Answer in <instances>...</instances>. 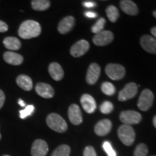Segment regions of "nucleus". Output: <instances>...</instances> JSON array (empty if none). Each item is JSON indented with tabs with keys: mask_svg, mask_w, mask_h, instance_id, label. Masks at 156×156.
Here are the masks:
<instances>
[{
	"mask_svg": "<svg viewBox=\"0 0 156 156\" xmlns=\"http://www.w3.org/2000/svg\"><path fill=\"white\" fill-rule=\"evenodd\" d=\"M41 33V27L35 20H25L20 26L18 35L23 39H30L38 37Z\"/></svg>",
	"mask_w": 156,
	"mask_h": 156,
	"instance_id": "nucleus-1",
	"label": "nucleus"
},
{
	"mask_svg": "<svg viewBox=\"0 0 156 156\" xmlns=\"http://www.w3.org/2000/svg\"><path fill=\"white\" fill-rule=\"evenodd\" d=\"M47 125L52 130L58 133H63L67 129V124L65 120L57 114H50L46 118Z\"/></svg>",
	"mask_w": 156,
	"mask_h": 156,
	"instance_id": "nucleus-2",
	"label": "nucleus"
},
{
	"mask_svg": "<svg viewBox=\"0 0 156 156\" xmlns=\"http://www.w3.org/2000/svg\"><path fill=\"white\" fill-rule=\"evenodd\" d=\"M119 137L123 144L130 146L134 143L135 140V132L132 126L123 124L118 129Z\"/></svg>",
	"mask_w": 156,
	"mask_h": 156,
	"instance_id": "nucleus-3",
	"label": "nucleus"
},
{
	"mask_svg": "<svg viewBox=\"0 0 156 156\" xmlns=\"http://www.w3.org/2000/svg\"><path fill=\"white\" fill-rule=\"evenodd\" d=\"M154 94L151 90L145 89L140 94L137 106L141 111L146 112L151 108L153 103Z\"/></svg>",
	"mask_w": 156,
	"mask_h": 156,
	"instance_id": "nucleus-4",
	"label": "nucleus"
},
{
	"mask_svg": "<svg viewBox=\"0 0 156 156\" xmlns=\"http://www.w3.org/2000/svg\"><path fill=\"white\" fill-rule=\"evenodd\" d=\"M106 73L113 80H118L124 77L125 68L119 64H108L106 67Z\"/></svg>",
	"mask_w": 156,
	"mask_h": 156,
	"instance_id": "nucleus-5",
	"label": "nucleus"
},
{
	"mask_svg": "<svg viewBox=\"0 0 156 156\" xmlns=\"http://www.w3.org/2000/svg\"><path fill=\"white\" fill-rule=\"evenodd\" d=\"M119 119L124 124L131 126L132 124H139L141 122L142 115L137 112L128 110L121 113Z\"/></svg>",
	"mask_w": 156,
	"mask_h": 156,
	"instance_id": "nucleus-6",
	"label": "nucleus"
},
{
	"mask_svg": "<svg viewBox=\"0 0 156 156\" xmlns=\"http://www.w3.org/2000/svg\"><path fill=\"white\" fill-rule=\"evenodd\" d=\"M114 40V34L109 30H103L95 34L93 38L94 44L98 46H104L112 43Z\"/></svg>",
	"mask_w": 156,
	"mask_h": 156,
	"instance_id": "nucleus-7",
	"label": "nucleus"
},
{
	"mask_svg": "<svg viewBox=\"0 0 156 156\" xmlns=\"http://www.w3.org/2000/svg\"><path fill=\"white\" fill-rule=\"evenodd\" d=\"M138 91V86L134 83L126 84L125 87L119 93V100L125 101L131 99L136 95Z\"/></svg>",
	"mask_w": 156,
	"mask_h": 156,
	"instance_id": "nucleus-8",
	"label": "nucleus"
},
{
	"mask_svg": "<svg viewBox=\"0 0 156 156\" xmlns=\"http://www.w3.org/2000/svg\"><path fill=\"white\" fill-rule=\"evenodd\" d=\"M90 44L85 40H80L72 46L70 48V54L74 57H80L84 55L89 50Z\"/></svg>",
	"mask_w": 156,
	"mask_h": 156,
	"instance_id": "nucleus-9",
	"label": "nucleus"
},
{
	"mask_svg": "<svg viewBox=\"0 0 156 156\" xmlns=\"http://www.w3.org/2000/svg\"><path fill=\"white\" fill-rule=\"evenodd\" d=\"M48 147L47 143L43 140H36L33 143L31 147L32 156H46L48 153Z\"/></svg>",
	"mask_w": 156,
	"mask_h": 156,
	"instance_id": "nucleus-10",
	"label": "nucleus"
},
{
	"mask_svg": "<svg viewBox=\"0 0 156 156\" xmlns=\"http://www.w3.org/2000/svg\"><path fill=\"white\" fill-rule=\"evenodd\" d=\"M68 116L72 124L79 125L83 122L81 110L77 104H72L68 109Z\"/></svg>",
	"mask_w": 156,
	"mask_h": 156,
	"instance_id": "nucleus-11",
	"label": "nucleus"
},
{
	"mask_svg": "<svg viewBox=\"0 0 156 156\" xmlns=\"http://www.w3.org/2000/svg\"><path fill=\"white\" fill-rule=\"evenodd\" d=\"M140 45L145 51L151 54H156V39L154 37L145 35L140 39Z\"/></svg>",
	"mask_w": 156,
	"mask_h": 156,
	"instance_id": "nucleus-12",
	"label": "nucleus"
},
{
	"mask_svg": "<svg viewBox=\"0 0 156 156\" xmlns=\"http://www.w3.org/2000/svg\"><path fill=\"white\" fill-rule=\"evenodd\" d=\"M101 74V67L96 63H92L89 66L86 75V81L90 85H93L98 80Z\"/></svg>",
	"mask_w": 156,
	"mask_h": 156,
	"instance_id": "nucleus-13",
	"label": "nucleus"
},
{
	"mask_svg": "<svg viewBox=\"0 0 156 156\" xmlns=\"http://www.w3.org/2000/svg\"><path fill=\"white\" fill-rule=\"evenodd\" d=\"M80 103L84 110L88 114H92L96 109V103L90 95L84 94L82 95Z\"/></svg>",
	"mask_w": 156,
	"mask_h": 156,
	"instance_id": "nucleus-14",
	"label": "nucleus"
},
{
	"mask_svg": "<svg viewBox=\"0 0 156 156\" xmlns=\"http://www.w3.org/2000/svg\"><path fill=\"white\" fill-rule=\"evenodd\" d=\"M112 128V123L109 119L101 120L95 126V132L98 136H105L110 132Z\"/></svg>",
	"mask_w": 156,
	"mask_h": 156,
	"instance_id": "nucleus-15",
	"label": "nucleus"
},
{
	"mask_svg": "<svg viewBox=\"0 0 156 156\" xmlns=\"http://www.w3.org/2000/svg\"><path fill=\"white\" fill-rule=\"evenodd\" d=\"M75 19L73 16H67L60 21L58 25V31L61 34H66L73 29L75 25Z\"/></svg>",
	"mask_w": 156,
	"mask_h": 156,
	"instance_id": "nucleus-16",
	"label": "nucleus"
},
{
	"mask_svg": "<svg viewBox=\"0 0 156 156\" xmlns=\"http://www.w3.org/2000/svg\"><path fill=\"white\" fill-rule=\"evenodd\" d=\"M36 91L38 94L44 98H51L54 96V90L50 85L39 83L36 86Z\"/></svg>",
	"mask_w": 156,
	"mask_h": 156,
	"instance_id": "nucleus-17",
	"label": "nucleus"
},
{
	"mask_svg": "<svg viewBox=\"0 0 156 156\" xmlns=\"http://www.w3.org/2000/svg\"><path fill=\"white\" fill-rule=\"evenodd\" d=\"M120 7L122 10L126 14L129 15H136L139 12V9L136 5L130 0H123L120 2Z\"/></svg>",
	"mask_w": 156,
	"mask_h": 156,
	"instance_id": "nucleus-18",
	"label": "nucleus"
},
{
	"mask_svg": "<svg viewBox=\"0 0 156 156\" xmlns=\"http://www.w3.org/2000/svg\"><path fill=\"white\" fill-rule=\"evenodd\" d=\"M48 72L54 80L59 81L64 77V70L59 64L56 62H52L48 67Z\"/></svg>",
	"mask_w": 156,
	"mask_h": 156,
	"instance_id": "nucleus-19",
	"label": "nucleus"
},
{
	"mask_svg": "<svg viewBox=\"0 0 156 156\" xmlns=\"http://www.w3.org/2000/svg\"><path fill=\"white\" fill-rule=\"evenodd\" d=\"M5 61L12 65H20L23 62V57L20 54L12 51H7L4 54Z\"/></svg>",
	"mask_w": 156,
	"mask_h": 156,
	"instance_id": "nucleus-20",
	"label": "nucleus"
},
{
	"mask_svg": "<svg viewBox=\"0 0 156 156\" xmlns=\"http://www.w3.org/2000/svg\"><path fill=\"white\" fill-rule=\"evenodd\" d=\"M16 83L17 85L24 90L30 91L33 88V81L28 75H19L16 79Z\"/></svg>",
	"mask_w": 156,
	"mask_h": 156,
	"instance_id": "nucleus-21",
	"label": "nucleus"
},
{
	"mask_svg": "<svg viewBox=\"0 0 156 156\" xmlns=\"http://www.w3.org/2000/svg\"><path fill=\"white\" fill-rule=\"evenodd\" d=\"M3 44L7 49L12 51L18 50L21 47L20 41L15 37H7L4 39Z\"/></svg>",
	"mask_w": 156,
	"mask_h": 156,
	"instance_id": "nucleus-22",
	"label": "nucleus"
},
{
	"mask_svg": "<svg viewBox=\"0 0 156 156\" xmlns=\"http://www.w3.org/2000/svg\"><path fill=\"white\" fill-rule=\"evenodd\" d=\"M50 1L48 0H33L31 2L32 8L36 11H44L49 8Z\"/></svg>",
	"mask_w": 156,
	"mask_h": 156,
	"instance_id": "nucleus-23",
	"label": "nucleus"
},
{
	"mask_svg": "<svg viewBox=\"0 0 156 156\" xmlns=\"http://www.w3.org/2000/svg\"><path fill=\"white\" fill-rule=\"evenodd\" d=\"M106 15L109 20L112 23H115L119 17L118 9L114 5H110L106 9Z\"/></svg>",
	"mask_w": 156,
	"mask_h": 156,
	"instance_id": "nucleus-24",
	"label": "nucleus"
},
{
	"mask_svg": "<svg viewBox=\"0 0 156 156\" xmlns=\"http://www.w3.org/2000/svg\"><path fill=\"white\" fill-rule=\"evenodd\" d=\"M70 147L67 145H62L53 152L51 156H69Z\"/></svg>",
	"mask_w": 156,
	"mask_h": 156,
	"instance_id": "nucleus-25",
	"label": "nucleus"
},
{
	"mask_svg": "<svg viewBox=\"0 0 156 156\" xmlns=\"http://www.w3.org/2000/svg\"><path fill=\"white\" fill-rule=\"evenodd\" d=\"M101 90L107 95H113L116 92V88L114 85L108 82L103 83L101 85Z\"/></svg>",
	"mask_w": 156,
	"mask_h": 156,
	"instance_id": "nucleus-26",
	"label": "nucleus"
},
{
	"mask_svg": "<svg viewBox=\"0 0 156 156\" xmlns=\"http://www.w3.org/2000/svg\"><path fill=\"white\" fill-rule=\"evenodd\" d=\"M105 24H106V20L103 18V17H101V18L95 23V24L92 27L91 30H92L93 34H98V33L103 31V28H104Z\"/></svg>",
	"mask_w": 156,
	"mask_h": 156,
	"instance_id": "nucleus-27",
	"label": "nucleus"
},
{
	"mask_svg": "<svg viewBox=\"0 0 156 156\" xmlns=\"http://www.w3.org/2000/svg\"><path fill=\"white\" fill-rule=\"evenodd\" d=\"M148 153L147 146L144 143L139 144L134 152V156H147Z\"/></svg>",
	"mask_w": 156,
	"mask_h": 156,
	"instance_id": "nucleus-28",
	"label": "nucleus"
},
{
	"mask_svg": "<svg viewBox=\"0 0 156 156\" xmlns=\"http://www.w3.org/2000/svg\"><path fill=\"white\" fill-rule=\"evenodd\" d=\"M35 110V107L33 105H29L27 106L24 109L20 111V117L22 119L26 118L29 116H30L33 114Z\"/></svg>",
	"mask_w": 156,
	"mask_h": 156,
	"instance_id": "nucleus-29",
	"label": "nucleus"
},
{
	"mask_svg": "<svg viewBox=\"0 0 156 156\" xmlns=\"http://www.w3.org/2000/svg\"><path fill=\"white\" fill-rule=\"evenodd\" d=\"M114 109V105L110 101H104L100 106V111L104 114H108Z\"/></svg>",
	"mask_w": 156,
	"mask_h": 156,
	"instance_id": "nucleus-30",
	"label": "nucleus"
},
{
	"mask_svg": "<svg viewBox=\"0 0 156 156\" xmlns=\"http://www.w3.org/2000/svg\"><path fill=\"white\" fill-rule=\"evenodd\" d=\"M103 148L105 152L107 153L108 156H116V153L114 149H113L112 145L108 141L104 142L103 143Z\"/></svg>",
	"mask_w": 156,
	"mask_h": 156,
	"instance_id": "nucleus-31",
	"label": "nucleus"
},
{
	"mask_svg": "<svg viewBox=\"0 0 156 156\" xmlns=\"http://www.w3.org/2000/svg\"><path fill=\"white\" fill-rule=\"evenodd\" d=\"M84 156H97V154L95 153V149L92 146H87L85 148L83 153Z\"/></svg>",
	"mask_w": 156,
	"mask_h": 156,
	"instance_id": "nucleus-32",
	"label": "nucleus"
},
{
	"mask_svg": "<svg viewBox=\"0 0 156 156\" xmlns=\"http://www.w3.org/2000/svg\"><path fill=\"white\" fill-rule=\"evenodd\" d=\"M8 30V25L3 21L0 20V33H4Z\"/></svg>",
	"mask_w": 156,
	"mask_h": 156,
	"instance_id": "nucleus-33",
	"label": "nucleus"
},
{
	"mask_svg": "<svg viewBox=\"0 0 156 156\" xmlns=\"http://www.w3.org/2000/svg\"><path fill=\"white\" fill-rule=\"evenodd\" d=\"M5 101V93L2 90H0V109L3 107L4 103Z\"/></svg>",
	"mask_w": 156,
	"mask_h": 156,
	"instance_id": "nucleus-34",
	"label": "nucleus"
},
{
	"mask_svg": "<svg viewBox=\"0 0 156 156\" xmlns=\"http://www.w3.org/2000/svg\"><path fill=\"white\" fill-rule=\"evenodd\" d=\"M84 7H87V8H92V7H94L96 4L93 2H84L83 3Z\"/></svg>",
	"mask_w": 156,
	"mask_h": 156,
	"instance_id": "nucleus-35",
	"label": "nucleus"
},
{
	"mask_svg": "<svg viewBox=\"0 0 156 156\" xmlns=\"http://www.w3.org/2000/svg\"><path fill=\"white\" fill-rule=\"evenodd\" d=\"M85 16L89 17V18H95V17H97V14L94 12H91V11H87L85 12Z\"/></svg>",
	"mask_w": 156,
	"mask_h": 156,
	"instance_id": "nucleus-36",
	"label": "nucleus"
},
{
	"mask_svg": "<svg viewBox=\"0 0 156 156\" xmlns=\"http://www.w3.org/2000/svg\"><path fill=\"white\" fill-rule=\"evenodd\" d=\"M151 32L152 35L153 36V37H154V38L156 39V27H154V28H152Z\"/></svg>",
	"mask_w": 156,
	"mask_h": 156,
	"instance_id": "nucleus-37",
	"label": "nucleus"
},
{
	"mask_svg": "<svg viewBox=\"0 0 156 156\" xmlns=\"http://www.w3.org/2000/svg\"><path fill=\"white\" fill-rule=\"evenodd\" d=\"M18 104L20 105V106H22V107H25V103L24 101L22 100V99H19V100H18Z\"/></svg>",
	"mask_w": 156,
	"mask_h": 156,
	"instance_id": "nucleus-38",
	"label": "nucleus"
},
{
	"mask_svg": "<svg viewBox=\"0 0 156 156\" xmlns=\"http://www.w3.org/2000/svg\"><path fill=\"white\" fill-rule=\"evenodd\" d=\"M153 125H154V126H155V127L156 128V115H155V116H154L153 120Z\"/></svg>",
	"mask_w": 156,
	"mask_h": 156,
	"instance_id": "nucleus-39",
	"label": "nucleus"
},
{
	"mask_svg": "<svg viewBox=\"0 0 156 156\" xmlns=\"http://www.w3.org/2000/svg\"><path fill=\"white\" fill-rule=\"evenodd\" d=\"M153 16L155 17L156 18V10H155V11H153Z\"/></svg>",
	"mask_w": 156,
	"mask_h": 156,
	"instance_id": "nucleus-40",
	"label": "nucleus"
},
{
	"mask_svg": "<svg viewBox=\"0 0 156 156\" xmlns=\"http://www.w3.org/2000/svg\"><path fill=\"white\" fill-rule=\"evenodd\" d=\"M1 138H2V135H1V134H0V140H1Z\"/></svg>",
	"mask_w": 156,
	"mask_h": 156,
	"instance_id": "nucleus-41",
	"label": "nucleus"
},
{
	"mask_svg": "<svg viewBox=\"0 0 156 156\" xmlns=\"http://www.w3.org/2000/svg\"><path fill=\"white\" fill-rule=\"evenodd\" d=\"M3 156H9V155H3Z\"/></svg>",
	"mask_w": 156,
	"mask_h": 156,
	"instance_id": "nucleus-42",
	"label": "nucleus"
},
{
	"mask_svg": "<svg viewBox=\"0 0 156 156\" xmlns=\"http://www.w3.org/2000/svg\"><path fill=\"white\" fill-rule=\"evenodd\" d=\"M152 156H156V155H152Z\"/></svg>",
	"mask_w": 156,
	"mask_h": 156,
	"instance_id": "nucleus-43",
	"label": "nucleus"
}]
</instances>
